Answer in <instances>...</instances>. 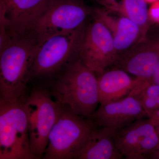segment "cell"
<instances>
[{
  "label": "cell",
  "mask_w": 159,
  "mask_h": 159,
  "mask_svg": "<svg viewBox=\"0 0 159 159\" xmlns=\"http://www.w3.org/2000/svg\"><path fill=\"white\" fill-rule=\"evenodd\" d=\"M39 44L29 36L10 39L0 51V103L25 102Z\"/></svg>",
  "instance_id": "cell-1"
},
{
  "label": "cell",
  "mask_w": 159,
  "mask_h": 159,
  "mask_svg": "<svg viewBox=\"0 0 159 159\" xmlns=\"http://www.w3.org/2000/svg\"><path fill=\"white\" fill-rule=\"evenodd\" d=\"M96 73L79 57L64 69L51 88L55 100L82 116L91 118L100 104Z\"/></svg>",
  "instance_id": "cell-2"
},
{
  "label": "cell",
  "mask_w": 159,
  "mask_h": 159,
  "mask_svg": "<svg viewBox=\"0 0 159 159\" xmlns=\"http://www.w3.org/2000/svg\"><path fill=\"white\" fill-rule=\"evenodd\" d=\"M95 126L92 118L80 116L61 104L43 158L74 159Z\"/></svg>",
  "instance_id": "cell-3"
},
{
  "label": "cell",
  "mask_w": 159,
  "mask_h": 159,
  "mask_svg": "<svg viewBox=\"0 0 159 159\" xmlns=\"http://www.w3.org/2000/svg\"><path fill=\"white\" fill-rule=\"evenodd\" d=\"M85 28L84 25L77 30L54 35L39 44L30 80L55 75L77 58Z\"/></svg>",
  "instance_id": "cell-4"
},
{
  "label": "cell",
  "mask_w": 159,
  "mask_h": 159,
  "mask_svg": "<svg viewBox=\"0 0 159 159\" xmlns=\"http://www.w3.org/2000/svg\"><path fill=\"white\" fill-rule=\"evenodd\" d=\"M92 10L81 0H51L28 36L39 44L54 35L77 30L84 25Z\"/></svg>",
  "instance_id": "cell-5"
},
{
  "label": "cell",
  "mask_w": 159,
  "mask_h": 159,
  "mask_svg": "<svg viewBox=\"0 0 159 159\" xmlns=\"http://www.w3.org/2000/svg\"><path fill=\"white\" fill-rule=\"evenodd\" d=\"M24 102L0 103V159H38L31 151Z\"/></svg>",
  "instance_id": "cell-6"
},
{
  "label": "cell",
  "mask_w": 159,
  "mask_h": 159,
  "mask_svg": "<svg viewBox=\"0 0 159 159\" xmlns=\"http://www.w3.org/2000/svg\"><path fill=\"white\" fill-rule=\"evenodd\" d=\"M44 89H34L24 102L28 116L30 145L37 159L43 158L50 132L56 122L61 104Z\"/></svg>",
  "instance_id": "cell-7"
},
{
  "label": "cell",
  "mask_w": 159,
  "mask_h": 159,
  "mask_svg": "<svg viewBox=\"0 0 159 159\" xmlns=\"http://www.w3.org/2000/svg\"><path fill=\"white\" fill-rule=\"evenodd\" d=\"M78 57L97 74L113 66L119 57L113 39L108 29L99 20L85 28Z\"/></svg>",
  "instance_id": "cell-8"
},
{
  "label": "cell",
  "mask_w": 159,
  "mask_h": 159,
  "mask_svg": "<svg viewBox=\"0 0 159 159\" xmlns=\"http://www.w3.org/2000/svg\"><path fill=\"white\" fill-rule=\"evenodd\" d=\"M113 138L118 150L127 159H148L159 149V136L153 119H138L127 126L115 129Z\"/></svg>",
  "instance_id": "cell-9"
},
{
  "label": "cell",
  "mask_w": 159,
  "mask_h": 159,
  "mask_svg": "<svg viewBox=\"0 0 159 159\" xmlns=\"http://www.w3.org/2000/svg\"><path fill=\"white\" fill-rule=\"evenodd\" d=\"M51 0H0V26L9 39L27 36Z\"/></svg>",
  "instance_id": "cell-10"
},
{
  "label": "cell",
  "mask_w": 159,
  "mask_h": 159,
  "mask_svg": "<svg viewBox=\"0 0 159 159\" xmlns=\"http://www.w3.org/2000/svg\"><path fill=\"white\" fill-rule=\"evenodd\" d=\"M148 117L138 99L128 96L117 101L100 104L91 118L97 127L118 129L138 119Z\"/></svg>",
  "instance_id": "cell-11"
},
{
  "label": "cell",
  "mask_w": 159,
  "mask_h": 159,
  "mask_svg": "<svg viewBox=\"0 0 159 159\" xmlns=\"http://www.w3.org/2000/svg\"><path fill=\"white\" fill-rule=\"evenodd\" d=\"M159 62V38L145 43L134 51L118 57L114 65L129 74L152 82Z\"/></svg>",
  "instance_id": "cell-12"
},
{
  "label": "cell",
  "mask_w": 159,
  "mask_h": 159,
  "mask_svg": "<svg viewBox=\"0 0 159 159\" xmlns=\"http://www.w3.org/2000/svg\"><path fill=\"white\" fill-rule=\"evenodd\" d=\"M92 14L110 31L118 53L128 49L142 36L139 26L125 16L102 7L93 9Z\"/></svg>",
  "instance_id": "cell-13"
},
{
  "label": "cell",
  "mask_w": 159,
  "mask_h": 159,
  "mask_svg": "<svg viewBox=\"0 0 159 159\" xmlns=\"http://www.w3.org/2000/svg\"><path fill=\"white\" fill-rule=\"evenodd\" d=\"M97 74L100 104L123 99L139 84L147 81L137 77L133 78L127 72L118 68L107 70Z\"/></svg>",
  "instance_id": "cell-14"
},
{
  "label": "cell",
  "mask_w": 159,
  "mask_h": 159,
  "mask_svg": "<svg viewBox=\"0 0 159 159\" xmlns=\"http://www.w3.org/2000/svg\"><path fill=\"white\" fill-rule=\"evenodd\" d=\"M115 129L95 126L74 159H121L113 138Z\"/></svg>",
  "instance_id": "cell-15"
},
{
  "label": "cell",
  "mask_w": 159,
  "mask_h": 159,
  "mask_svg": "<svg viewBox=\"0 0 159 159\" xmlns=\"http://www.w3.org/2000/svg\"><path fill=\"white\" fill-rule=\"evenodd\" d=\"M103 8L128 18L139 26L144 41L148 29V8L144 0H95Z\"/></svg>",
  "instance_id": "cell-16"
},
{
  "label": "cell",
  "mask_w": 159,
  "mask_h": 159,
  "mask_svg": "<svg viewBox=\"0 0 159 159\" xmlns=\"http://www.w3.org/2000/svg\"><path fill=\"white\" fill-rule=\"evenodd\" d=\"M129 96L138 99L148 118L155 119L159 117V85L145 81L138 86Z\"/></svg>",
  "instance_id": "cell-17"
},
{
  "label": "cell",
  "mask_w": 159,
  "mask_h": 159,
  "mask_svg": "<svg viewBox=\"0 0 159 159\" xmlns=\"http://www.w3.org/2000/svg\"><path fill=\"white\" fill-rule=\"evenodd\" d=\"M148 16L150 21L159 25V0L151 4L148 9Z\"/></svg>",
  "instance_id": "cell-18"
},
{
  "label": "cell",
  "mask_w": 159,
  "mask_h": 159,
  "mask_svg": "<svg viewBox=\"0 0 159 159\" xmlns=\"http://www.w3.org/2000/svg\"><path fill=\"white\" fill-rule=\"evenodd\" d=\"M152 82L159 85V62L155 71L153 78H152Z\"/></svg>",
  "instance_id": "cell-19"
},
{
  "label": "cell",
  "mask_w": 159,
  "mask_h": 159,
  "mask_svg": "<svg viewBox=\"0 0 159 159\" xmlns=\"http://www.w3.org/2000/svg\"><path fill=\"white\" fill-rule=\"evenodd\" d=\"M148 159H159V149L154 152L152 153L149 155L148 157Z\"/></svg>",
  "instance_id": "cell-20"
},
{
  "label": "cell",
  "mask_w": 159,
  "mask_h": 159,
  "mask_svg": "<svg viewBox=\"0 0 159 159\" xmlns=\"http://www.w3.org/2000/svg\"><path fill=\"white\" fill-rule=\"evenodd\" d=\"M153 119L157 132L159 136V117L157 118V119Z\"/></svg>",
  "instance_id": "cell-21"
},
{
  "label": "cell",
  "mask_w": 159,
  "mask_h": 159,
  "mask_svg": "<svg viewBox=\"0 0 159 159\" xmlns=\"http://www.w3.org/2000/svg\"><path fill=\"white\" fill-rule=\"evenodd\" d=\"M145 2H146L147 4H152L154 2H156L157 1H158V0H144Z\"/></svg>",
  "instance_id": "cell-22"
}]
</instances>
